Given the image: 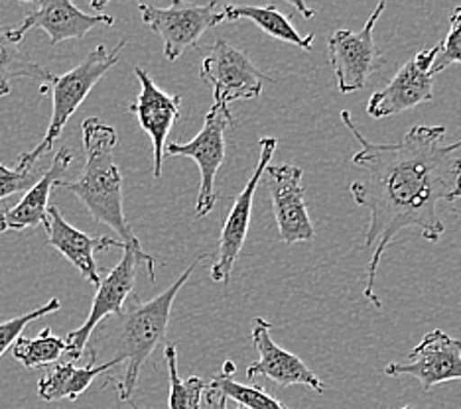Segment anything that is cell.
<instances>
[{"instance_id":"31","label":"cell","mask_w":461,"mask_h":409,"mask_svg":"<svg viewBox=\"0 0 461 409\" xmlns=\"http://www.w3.org/2000/svg\"><path fill=\"white\" fill-rule=\"evenodd\" d=\"M239 409H247V407H239Z\"/></svg>"},{"instance_id":"5","label":"cell","mask_w":461,"mask_h":409,"mask_svg":"<svg viewBox=\"0 0 461 409\" xmlns=\"http://www.w3.org/2000/svg\"><path fill=\"white\" fill-rule=\"evenodd\" d=\"M122 250L124 252L119 264L114 266L97 286V293H95V299H93L89 317L79 329L71 331L68 334L66 342H68L69 362H76L81 359L83 352H86V349L89 346V339L93 337V333L97 331L99 325L107 319L109 315L119 317L122 313L134 289L136 274H139L140 266H144L146 271H149L150 281L156 280V262L150 254H146L140 243L124 245Z\"/></svg>"},{"instance_id":"18","label":"cell","mask_w":461,"mask_h":409,"mask_svg":"<svg viewBox=\"0 0 461 409\" xmlns=\"http://www.w3.org/2000/svg\"><path fill=\"white\" fill-rule=\"evenodd\" d=\"M73 160V154L69 148H61L51 165L41 173L40 180L28 189L24 197L20 201L6 209V211L0 213V233H6V230H16V233H23L26 228H38L46 227L48 228V209H50V195L51 189L58 187L61 177L66 175L68 167Z\"/></svg>"},{"instance_id":"1","label":"cell","mask_w":461,"mask_h":409,"mask_svg":"<svg viewBox=\"0 0 461 409\" xmlns=\"http://www.w3.org/2000/svg\"><path fill=\"white\" fill-rule=\"evenodd\" d=\"M341 120L361 144L351 162L363 175L349 185V193L369 211L365 248H375L366 264L363 298L375 309H383L375 291L376 270L396 235L418 228L429 243H438L444 235L446 227L436 207L461 197V140L442 144L446 126L418 124L398 142L379 144L365 138L348 111L341 112Z\"/></svg>"},{"instance_id":"24","label":"cell","mask_w":461,"mask_h":409,"mask_svg":"<svg viewBox=\"0 0 461 409\" xmlns=\"http://www.w3.org/2000/svg\"><path fill=\"white\" fill-rule=\"evenodd\" d=\"M164 359L167 366V378H170V397H167V409H199L202 407L207 382L203 378L192 376L184 382L177 372V354L176 344H166Z\"/></svg>"},{"instance_id":"12","label":"cell","mask_w":461,"mask_h":409,"mask_svg":"<svg viewBox=\"0 0 461 409\" xmlns=\"http://www.w3.org/2000/svg\"><path fill=\"white\" fill-rule=\"evenodd\" d=\"M303 172L296 165H268L265 172L272 199V211L278 225V235L285 245L310 243L316 236L306 205V189L302 187Z\"/></svg>"},{"instance_id":"8","label":"cell","mask_w":461,"mask_h":409,"mask_svg":"<svg viewBox=\"0 0 461 409\" xmlns=\"http://www.w3.org/2000/svg\"><path fill=\"white\" fill-rule=\"evenodd\" d=\"M384 8V3L376 4L375 13L366 20L363 30H338L328 40L330 63L341 94L361 91L373 73H379L383 69L384 56L375 44L373 31Z\"/></svg>"},{"instance_id":"20","label":"cell","mask_w":461,"mask_h":409,"mask_svg":"<svg viewBox=\"0 0 461 409\" xmlns=\"http://www.w3.org/2000/svg\"><path fill=\"white\" fill-rule=\"evenodd\" d=\"M225 22H235V20H250L270 38L286 41V44L296 46L300 49L310 51L316 36H302L300 31L292 26L290 18L282 14L275 4L268 6H249V4H227L223 8Z\"/></svg>"},{"instance_id":"22","label":"cell","mask_w":461,"mask_h":409,"mask_svg":"<svg viewBox=\"0 0 461 409\" xmlns=\"http://www.w3.org/2000/svg\"><path fill=\"white\" fill-rule=\"evenodd\" d=\"M235 370L237 369L233 362H223L221 372L207 384V387L223 394L227 400H235L240 407L247 409H288L280 400H276V397L267 394L263 386H247L233 380Z\"/></svg>"},{"instance_id":"9","label":"cell","mask_w":461,"mask_h":409,"mask_svg":"<svg viewBox=\"0 0 461 409\" xmlns=\"http://www.w3.org/2000/svg\"><path fill=\"white\" fill-rule=\"evenodd\" d=\"M202 77L213 89V104L229 107L230 102L255 99L268 79L243 49L217 40L202 63Z\"/></svg>"},{"instance_id":"19","label":"cell","mask_w":461,"mask_h":409,"mask_svg":"<svg viewBox=\"0 0 461 409\" xmlns=\"http://www.w3.org/2000/svg\"><path fill=\"white\" fill-rule=\"evenodd\" d=\"M114 366H119L117 360H107L99 366L87 364V366H76L73 362L56 364L54 370L48 372L38 382V396L44 402H59V400H71L76 402L77 397L87 390L95 378L101 374H107Z\"/></svg>"},{"instance_id":"28","label":"cell","mask_w":461,"mask_h":409,"mask_svg":"<svg viewBox=\"0 0 461 409\" xmlns=\"http://www.w3.org/2000/svg\"><path fill=\"white\" fill-rule=\"evenodd\" d=\"M205 400H207V404L212 409H229L227 407V397L223 394L212 390V387H207V390H205Z\"/></svg>"},{"instance_id":"25","label":"cell","mask_w":461,"mask_h":409,"mask_svg":"<svg viewBox=\"0 0 461 409\" xmlns=\"http://www.w3.org/2000/svg\"><path fill=\"white\" fill-rule=\"evenodd\" d=\"M59 307H61L59 299H50L46 306H41V307L30 311V313H24V315H16V317L0 323V356H3L8 349H13L14 342L23 337V333L26 331L30 323H34L36 319L44 317V315H51V313L59 311Z\"/></svg>"},{"instance_id":"21","label":"cell","mask_w":461,"mask_h":409,"mask_svg":"<svg viewBox=\"0 0 461 409\" xmlns=\"http://www.w3.org/2000/svg\"><path fill=\"white\" fill-rule=\"evenodd\" d=\"M14 77L44 81L41 91H46V87H50V83L54 81L56 76H51L48 69L40 67L36 61L30 59V56L20 48L18 41H14L13 30L0 28V97H6L10 93V79Z\"/></svg>"},{"instance_id":"3","label":"cell","mask_w":461,"mask_h":409,"mask_svg":"<svg viewBox=\"0 0 461 409\" xmlns=\"http://www.w3.org/2000/svg\"><path fill=\"white\" fill-rule=\"evenodd\" d=\"M86 165L76 182H59L58 187L76 195L87 207L89 215L101 225H107L122 245H139L132 228L124 217L122 173L114 162V148L119 136L111 124L97 117L86 119L81 124Z\"/></svg>"},{"instance_id":"26","label":"cell","mask_w":461,"mask_h":409,"mask_svg":"<svg viewBox=\"0 0 461 409\" xmlns=\"http://www.w3.org/2000/svg\"><path fill=\"white\" fill-rule=\"evenodd\" d=\"M461 63V6H457L449 16V31L444 41H439V54L432 67L434 76L442 73L446 67Z\"/></svg>"},{"instance_id":"13","label":"cell","mask_w":461,"mask_h":409,"mask_svg":"<svg viewBox=\"0 0 461 409\" xmlns=\"http://www.w3.org/2000/svg\"><path fill=\"white\" fill-rule=\"evenodd\" d=\"M384 374L393 378L412 376L420 382L424 394L438 384L461 380V341L439 329L429 331L408 354V360L386 364Z\"/></svg>"},{"instance_id":"15","label":"cell","mask_w":461,"mask_h":409,"mask_svg":"<svg viewBox=\"0 0 461 409\" xmlns=\"http://www.w3.org/2000/svg\"><path fill=\"white\" fill-rule=\"evenodd\" d=\"M114 18L109 14H86L69 0H40L24 16L23 24L13 30L14 41H23L30 30L41 28L50 36V44L58 46L66 40H83L93 28L113 26Z\"/></svg>"},{"instance_id":"16","label":"cell","mask_w":461,"mask_h":409,"mask_svg":"<svg viewBox=\"0 0 461 409\" xmlns=\"http://www.w3.org/2000/svg\"><path fill=\"white\" fill-rule=\"evenodd\" d=\"M270 323L263 317L253 321V344L258 351V360L247 369V378L255 380L257 376H265L278 386H308L316 394L326 392V384L313 374L296 354L282 349L270 334Z\"/></svg>"},{"instance_id":"6","label":"cell","mask_w":461,"mask_h":409,"mask_svg":"<svg viewBox=\"0 0 461 409\" xmlns=\"http://www.w3.org/2000/svg\"><path fill=\"white\" fill-rule=\"evenodd\" d=\"M235 119L230 114L229 107L221 104H213L212 111H207L203 129L199 130L194 140L177 144L170 142L166 144L164 156L172 157H190L199 167V193L195 201V217L203 218L217 203L215 193V177L219 173V167L225 162V130L233 126Z\"/></svg>"},{"instance_id":"11","label":"cell","mask_w":461,"mask_h":409,"mask_svg":"<svg viewBox=\"0 0 461 409\" xmlns=\"http://www.w3.org/2000/svg\"><path fill=\"white\" fill-rule=\"evenodd\" d=\"M439 54V44L420 49L404 63L386 87L375 91L366 102V112L373 119L393 117V114L414 109L418 104L434 99V73L432 67Z\"/></svg>"},{"instance_id":"4","label":"cell","mask_w":461,"mask_h":409,"mask_svg":"<svg viewBox=\"0 0 461 409\" xmlns=\"http://www.w3.org/2000/svg\"><path fill=\"white\" fill-rule=\"evenodd\" d=\"M127 46V40H121L114 49H107V46H97L91 54L83 59L77 67L64 73V76L54 77L46 91L51 93V120L44 138L36 146L34 150L20 154L18 157V172H26L30 167H36V162L46 152H51L54 142L64 132L68 120L76 114L81 107V102L87 99V94L93 87L107 76L109 69H113L119 63L121 51ZM44 91V93H46Z\"/></svg>"},{"instance_id":"17","label":"cell","mask_w":461,"mask_h":409,"mask_svg":"<svg viewBox=\"0 0 461 409\" xmlns=\"http://www.w3.org/2000/svg\"><path fill=\"white\" fill-rule=\"evenodd\" d=\"M46 230L48 245L59 250L71 262V266L77 268L79 274L95 288L101 283V271L95 262V252H103L107 248H124V245L117 238L89 236L81 233V230L68 223L56 205H50L48 209Z\"/></svg>"},{"instance_id":"29","label":"cell","mask_w":461,"mask_h":409,"mask_svg":"<svg viewBox=\"0 0 461 409\" xmlns=\"http://www.w3.org/2000/svg\"><path fill=\"white\" fill-rule=\"evenodd\" d=\"M292 6H294V8H298L300 10V13L303 14V16H306V18H313V16H316V13H313V10L312 8H308L306 4H302V3H296V0H292V3H290Z\"/></svg>"},{"instance_id":"2","label":"cell","mask_w":461,"mask_h":409,"mask_svg":"<svg viewBox=\"0 0 461 409\" xmlns=\"http://www.w3.org/2000/svg\"><path fill=\"white\" fill-rule=\"evenodd\" d=\"M207 258V252L199 254L190 266L185 268L184 274L177 278L170 288L164 289L158 296L149 301H136L129 299L124 306L122 313L117 317V323L104 327L99 344H109V351H113V359L119 364L127 362V369L121 380L114 384L121 402L132 404V394L139 384L140 370L144 362L150 359L152 352L166 339L167 325H170L172 306L177 298V293L184 288V283L192 278L195 268ZM134 405V404H132ZM134 409H139L134 405Z\"/></svg>"},{"instance_id":"23","label":"cell","mask_w":461,"mask_h":409,"mask_svg":"<svg viewBox=\"0 0 461 409\" xmlns=\"http://www.w3.org/2000/svg\"><path fill=\"white\" fill-rule=\"evenodd\" d=\"M68 354V342L56 337L51 329H44L36 339L20 337L13 346V356L24 369H44Z\"/></svg>"},{"instance_id":"7","label":"cell","mask_w":461,"mask_h":409,"mask_svg":"<svg viewBox=\"0 0 461 409\" xmlns=\"http://www.w3.org/2000/svg\"><path fill=\"white\" fill-rule=\"evenodd\" d=\"M219 3L192 4L184 0H174L167 8L152 4H139L144 26H149L162 38L164 56L167 61H176L185 49L199 46V40L209 28L225 22L223 10L217 13Z\"/></svg>"},{"instance_id":"10","label":"cell","mask_w":461,"mask_h":409,"mask_svg":"<svg viewBox=\"0 0 461 409\" xmlns=\"http://www.w3.org/2000/svg\"><path fill=\"white\" fill-rule=\"evenodd\" d=\"M276 138H260V152H258V164L255 167L253 175L249 177L247 185L240 189V193L235 197V203L230 207V211L225 218L223 228H221V238H219V254L213 262L212 270H209V276L215 283H229L230 271H233L235 262L240 254V250L245 246V240L249 235L250 227V213H253V201L257 187L263 180L267 167L270 165L272 157L276 152Z\"/></svg>"},{"instance_id":"27","label":"cell","mask_w":461,"mask_h":409,"mask_svg":"<svg viewBox=\"0 0 461 409\" xmlns=\"http://www.w3.org/2000/svg\"><path fill=\"white\" fill-rule=\"evenodd\" d=\"M41 177L38 167H30L26 172L8 170L6 165L0 164V201H5L10 195H16L20 191H28Z\"/></svg>"},{"instance_id":"30","label":"cell","mask_w":461,"mask_h":409,"mask_svg":"<svg viewBox=\"0 0 461 409\" xmlns=\"http://www.w3.org/2000/svg\"><path fill=\"white\" fill-rule=\"evenodd\" d=\"M401 409H412L411 405H404V407H401Z\"/></svg>"},{"instance_id":"14","label":"cell","mask_w":461,"mask_h":409,"mask_svg":"<svg viewBox=\"0 0 461 409\" xmlns=\"http://www.w3.org/2000/svg\"><path fill=\"white\" fill-rule=\"evenodd\" d=\"M134 76L140 83V94L136 102L129 107V112L139 119L140 129L150 136L154 148V177L158 180L162 175L167 134H170L176 120L180 119L182 94H170L162 91L149 73L140 67L134 69Z\"/></svg>"}]
</instances>
